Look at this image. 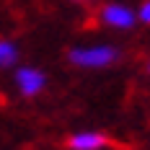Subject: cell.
Here are the masks:
<instances>
[{"instance_id": "5", "label": "cell", "mask_w": 150, "mask_h": 150, "mask_svg": "<svg viewBox=\"0 0 150 150\" xmlns=\"http://www.w3.org/2000/svg\"><path fill=\"white\" fill-rule=\"evenodd\" d=\"M18 62V47L8 39H0V70H8Z\"/></svg>"}, {"instance_id": "6", "label": "cell", "mask_w": 150, "mask_h": 150, "mask_svg": "<svg viewBox=\"0 0 150 150\" xmlns=\"http://www.w3.org/2000/svg\"><path fill=\"white\" fill-rule=\"evenodd\" d=\"M137 21H142V23H148V26H150V0H145V3L140 5V11H137Z\"/></svg>"}, {"instance_id": "8", "label": "cell", "mask_w": 150, "mask_h": 150, "mask_svg": "<svg viewBox=\"0 0 150 150\" xmlns=\"http://www.w3.org/2000/svg\"><path fill=\"white\" fill-rule=\"evenodd\" d=\"M148 73H150V62H148Z\"/></svg>"}, {"instance_id": "4", "label": "cell", "mask_w": 150, "mask_h": 150, "mask_svg": "<svg viewBox=\"0 0 150 150\" xmlns=\"http://www.w3.org/2000/svg\"><path fill=\"white\" fill-rule=\"evenodd\" d=\"M109 145L106 135L101 132H93V129H83V132H75L67 140V148L70 150H104Z\"/></svg>"}, {"instance_id": "1", "label": "cell", "mask_w": 150, "mask_h": 150, "mask_svg": "<svg viewBox=\"0 0 150 150\" xmlns=\"http://www.w3.org/2000/svg\"><path fill=\"white\" fill-rule=\"evenodd\" d=\"M67 60L75 67H86V70H101L109 67L119 60V49L111 44H88V47H73L67 52Z\"/></svg>"}, {"instance_id": "7", "label": "cell", "mask_w": 150, "mask_h": 150, "mask_svg": "<svg viewBox=\"0 0 150 150\" xmlns=\"http://www.w3.org/2000/svg\"><path fill=\"white\" fill-rule=\"evenodd\" d=\"M75 3H86V0H75Z\"/></svg>"}, {"instance_id": "2", "label": "cell", "mask_w": 150, "mask_h": 150, "mask_svg": "<svg viewBox=\"0 0 150 150\" xmlns=\"http://www.w3.org/2000/svg\"><path fill=\"white\" fill-rule=\"evenodd\" d=\"M98 18L109 29H119V31H127L137 23V13L124 3H106L98 13Z\"/></svg>"}, {"instance_id": "3", "label": "cell", "mask_w": 150, "mask_h": 150, "mask_svg": "<svg viewBox=\"0 0 150 150\" xmlns=\"http://www.w3.org/2000/svg\"><path fill=\"white\" fill-rule=\"evenodd\" d=\"M16 80V88L21 96H26V98H34V96H39L47 86V75L39 70V67H31V65H23V67H18L13 75Z\"/></svg>"}]
</instances>
